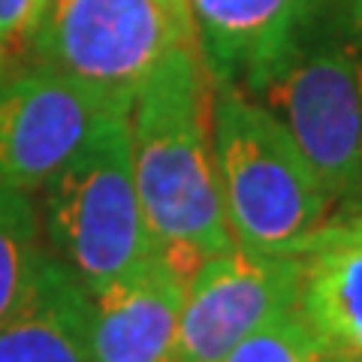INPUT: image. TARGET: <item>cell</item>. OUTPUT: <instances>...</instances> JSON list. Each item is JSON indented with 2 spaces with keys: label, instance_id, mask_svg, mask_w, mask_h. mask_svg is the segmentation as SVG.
Returning <instances> with one entry per match:
<instances>
[{
  "label": "cell",
  "instance_id": "6",
  "mask_svg": "<svg viewBox=\"0 0 362 362\" xmlns=\"http://www.w3.org/2000/svg\"><path fill=\"white\" fill-rule=\"evenodd\" d=\"M130 100L45 64L0 76V185L33 190L94 139Z\"/></svg>",
  "mask_w": 362,
  "mask_h": 362
},
{
  "label": "cell",
  "instance_id": "1",
  "mask_svg": "<svg viewBox=\"0 0 362 362\" xmlns=\"http://www.w3.org/2000/svg\"><path fill=\"white\" fill-rule=\"evenodd\" d=\"M214 85L197 42L178 45L130 100V148L151 242L194 275L206 257L235 247L223 214L211 133Z\"/></svg>",
  "mask_w": 362,
  "mask_h": 362
},
{
  "label": "cell",
  "instance_id": "5",
  "mask_svg": "<svg viewBox=\"0 0 362 362\" xmlns=\"http://www.w3.org/2000/svg\"><path fill=\"white\" fill-rule=\"evenodd\" d=\"M197 42L187 0H42L28 54L58 73L133 100L160 58Z\"/></svg>",
  "mask_w": 362,
  "mask_h": 362
},
{
  "label": "cell",
  "instance_id": "16",
  "mask_svg": "<svg viewBox=\"0 0 362 362\" xmlns=\"http://www.w3.org/2000/svg\"><path fill=\"white\" fill-rule=\"evenodd\" d=\"M0 76H4V42H0Z\"/></svg>",
  "mask_w": 362,
  "mask_h": 362
},
{
  "label": "cell",
  "instance_id": "17",
  "mask_svg": "<svg viewBox=\"0 0 362 362\" xmlns=\"http://www.w3.org/2000/svg\"><path fill=\"white\" fill-rule=\"evenodd\" d=\"M341 362H362V356H341Z\"/></svg>",
  "mask_w": 362,
  "mask_h": 362
},
{
  "label": "cell",
  "instance_id": "12",
  "mask_svg": "<svg viewBox=\"0 0 362 362\" xmlns=\"http://www.w3.org/2000/svg\"><path fill=\"white\" fill-rule=\"evenodd\" d=\"M45 251L37 199L21 187L0 185V320L25 299Z\"/></svg>",
  "mask_w": 362,
  "mask_h": 362
},
{
  "label": "cell",
  "instance_id": "10",
  "mask_svg": "<svg viewBox=\"0 0 362 362\" xmlns=\"http://www.w3.org/2000/svg\"><path fill=\"white\" fill-rule=\"evenodd\" d=\"M299 314L335 356H362V233L326 221L302 254Z\"/></svg>",
  "mask_w": 362,
  "mask_h": 362
},
{
  "label": "cell",
  "instance_id": "7",
  "mask_svg": "<svg viewBox=\"0 0 362 362\" xmlns=\"http://www.w3.org/2000/svg\"><path fill=\"white\" fill-rule=\"evenodd\" d=\"M302 257L230 247L206 257L187 281L175 362H221L278 314L296 308Z\"/></svg>",
  "mask_w": 362,
  "mask_h": 362
},
{
  "label": "cell",
  "instance_id": "3",
  "mask_svg": "<svg viewBox=\"0 0 362 362\" xmlns=\"http://www.w3.org/2000/svg\"><path fill=\"white\" fill-rule=\"evenodd\" d=\"M214 157L233 242L302 257L332 218V197L296 139L239 88H214Z\"/></svg>",
  "mask_w": 362,
  "mask_h": 362
},
{
  "label": "cell",
  "instance_id": "2",
  "mask_svg": "<svg viewBox=\"0 0 362 362\" xmlns=\"http://www.w3.org/2000/svg\"><path fill=\"white\" fill-rule=\"evenodd\" d=\"M239 90L284 124L332 199L362 194V0H305Z\"/></svg>",
  "mask_w": 362,
  "mask_h": 362
},
{
  "label": "cell",
  "instance_id": "8",
  "mask_svg": "<svg viewBox=\"0 0 362 362\" xmlns=\"http://www.w3.org/2000/svg\"><path fill=\"white\" fill-rule=\"evenodd\" d=\"M190 275L151 251L130 275L90 296L100 362H175Z\"/></svg>",
  "mask_w": 362,
  "mask_h": 362
},
{
  "label": "cell",
  "instance_id": "13",
  "mask_svg": "<svg viewBox=\"0 0 362 362\" xmlns=\"http://www.w3.org/2000/svg\"><path fill=\"white\" fill-rule=\"evenodd\" d=\"M221 362H341V356L326 350L299 308H290L239 341Z\"/></svg>",
  "mask_w": 362,
  "mask_h": 362
},
{
  "label": "cell",
  "instance_id": "4",
  "mask_svg": "<svg viewBox=\"0 0 362 362\" xmlns=\"http://www.w3.org/2000/svg\"><path fill=\"white\" fill-rule=\"evenodd\" d=\"M37 190L45 247L73 272L88 296L151 257L154 242L133 175L130 112L112 118Z\"/></svg>",
  "mask_w": 362,
  "mask_h": 362
},
{
  "label": "cell",
  "instance_id": "9",
  "mask_svg": "<svg viewBox=\"0 0 362 362\" xmlns=\"http://www.w3.org/2000/svg\"><path fill=\"white\" fill-rule=\"evenodd\" d=\"M0 362H100L88 290L49 251L25 299L0 320Z\"/></svg>",
  "mask_w": 362,
  "mask_h": 362
},
{
  "label": "cell",
  "instance_id": "11",
  "mask_svg": "<svg viewBox=\"0 0 362 362\" xmlns=\"http://www.w3.org/2000/svg\"><path fill=\"white\" fill-rule=\"evenodd\" d=\"M305 0H187L194 37L214 88H239L284 40Z\"/></svg>",
  "mask_w": 362,
  "mask_h": 362
},
{
  "label": "cell",
  "instance_id": "15",
  "mask_svg": "<svg viewBox=\"0 0 362 362\" xmlns=\"http://www.w3.org/2000/svg\"><path fill=\"white\" fill-rule=\"evenodd\" d=\"M329 223L341 226V230H350V233H362V194L354 199H344L341 209L329 218Z\"/></svg>",
  "mask_w": 362,
  "mask_h": 362
},
{
  "label": "cell",
  "instance_id": "14",
  "mask_svg": "<svg viewBox=\"0 0 362 362\" xmlns=\"http://www.w3.org/2000/svg\"><path fill=\"white\" fill-rule=\"evenodd\" d=\"M42 0H0V42H28Z\"/></svg>",
  "mask_w": 362,
  "mask_h": 362
}]
</instances>
